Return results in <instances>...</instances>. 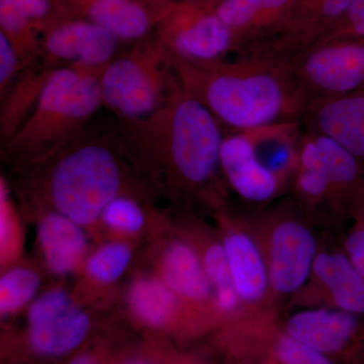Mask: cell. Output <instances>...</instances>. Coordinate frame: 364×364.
<instances>
[{
    "instance_id": "obj_24",
    "label": "cell",
    "mask_w": 364,
    "mask_h": 364,
    "mask_svg": "<svg viewBox=\"0 0 364 364\" xmlns=\"http://www.w3.org/2000/svg\"><path fill=\"white\" fill-rule=\"evenodd\" d=\"M132 257L133 251L126 242H105L86 257V274L95 284L109 286L123 277Z\"/></svg>"
},
{
    "instance_id": "obj_19",
    "label": "cell",
    "mask_w": 364,
    "mask_h": 364,
    "mask_svg": "<svg viewBox=\"0 0 364 364\" xmlns=\"http://www.w3.org/2000/svg\"><path fill=\"white\" fill-rule=\"evenodd\" d=\"M313 277L329 294L332 306L364 316V279L344 251L318 252Z\"/></svg>"
},
{
    "instance_id": "obj_16",
    "label": "cell",
    "mask_w": 364,
    "mask_h": 364,
    "mask_svg": "<svg viewBox=\"0 0 364 364\" xmlns=\"http://www.w3.org/2000/svg\"><path fill=\"white\" fill-rule=\"evenodd\" d=\"M38 246L52 274L66 277L85 263L87 238L85 228L48 208L37 223Z\"/></svg>"
},
{
    "instance_id": "obj_34",
    "label": "cell",
    "mask_w": 364,
    "mask_h": 364,
    "mask_svg": "<svg viewBox=\"0 0 364 364\" xmlns=\"http://www.w3.org/2000/svg\"><path fill=\"white\" fill-rule=\"evenodd\" d=\"M70 364H97L95 363L92 358H88V356H79V358L72 360Z\"/></svg>"
},
{
    "instance_id": "obj_33",
    "label": "cell",
    "mask_w": 364,
    "mask_h": 364,
    "mask_svg": "<svg viewBox=\"0 0 364 364\" xmlns=\"http://www.w3.org/2000/svg\"><path fill=\"white\" fill-rule=\"evenodd\" d=\"M353 215L355 218L356 222L363 223L364 224V193L360 200H359L355 210H354Z\"/></svg>"
},
{
    "instance_id": "obj_30",
    "label": "cell",
    "mask_w": 364,
    "mask_h": 364,
    "mask_svg": "<svg viewBox=\"0 0 364 364\" xmlns=\"http://www.w3.org/2000/svg\"><path fill=\"white\" fill-rule=\"evenodd\" d=\"M16 218L13 205L9 198V186L4 177L0 182V242H1L2 257L11 252L13 242L16 239Z\"/></svg>"
},
{
    "instance_id": "obj_1",
    "label": "cell",
    "mask_w": 364,
    "mask_h": 364,
    "mask_svg": "<svg viewBox=\"0 0 364 364\" xmlns=\"http://www.w3.org/2000/svg\"><path fill=\"white\" fill-rule=\"evenodd\" d=\"M112 132L124 157L138 168L210 202L221 198L220 159L226 131L176 76L158 111L144 119L117 121Z\"/></svg>"
},
{
    "instance_id": "obj_21",
    "label": "cell",
    "mask_w": 364,
    "mask_h": 364,
    "mask_svg": "<svg viewBox=\"0 0 364 364\" xmlns=\"http://www.w3.org/2000/svg\"><path fill=\"white\" fill-rule=\"evenodd\" d=\"M181 299L162 279L140 277L133 282L128 294L132 312L144 324L160 327L174 318Z\"/></svg>"
},
{
    "instance_id": "obj_6",
    "label": "cell",
    "mask_w": 364,
    "mask_h": 364,
    "mask_svg": "<svg viewBox=\"0 0 364 364\" xmlns=\"http://www.w3.org/2000/svg\"><path fill=\"white\" fill-rule=\"evenodd\" d=\"M170 57L191 62H213L240 52L227 26L213 9L200 2H184L167 14L154 33Z\"/></svg>"
},
{
    "instance_id": "obj_3",
    "label": "cell",
    "mask_w": 364,
    "mask_h": 364,
    "mask_svg": "<svg viewBox=\"0 0 364 364\" xmlns=\"http://www.w3.org/2000/svg\"><path fill=\"white\" fill-rule=\"evenodd\" d=\"M124 158L112 131L86 128L50 156L28 165L40 170L35 188L48 208L85 228L100 222L114 198L133 196Z\"/></svg>"
},
{
    "instance_id": "obj_9",
    "label": "cell",
    "mask_w": 364,
    "mask_h": 364,
    "mask_svg": "<svg viewBox=\"0 0 364 364\" xmlns=\"http://www.w3.org/2000/svg\"><path fill=\"white\" fill-rule=\"evenodd\" d=\"M90 318L61 287L45 291L28 306V342L45 356H61L82 343Z\"/></svg>"
},
{
    "instance_id": "obj_18",
    "label": "cell",
    "mask_w": 364,
    "mask_h": 364,
    "mask_svg": "<svg viewBox=\"0 0 364 364\" xmlns=\"http://www.w3.org/2000/svg\"><path fill=\"white\" fill-rule=\"evenodd\" d=\"M160 279L178 296L191 303L213 298V287L203 267L202 256L191 244L174 240L160 259Z\"/></svg>"
},
{
    "instance_id": "obj_7",
    "label": "cell",
    "mask_w": 364,
    "mask_h": 364,
    "mask_svg": "<svg viewBox=\"0 0 364 364\" xmlns=\"http://www.w3.org/2000/svg\"><path fill=\"white\" fill-rule=\"evenodd\" d=\"M291 64L310 100L343 95L364 83V39L317 43L299 53Z\"/></svg>"
},
{
    "instance_id": "obj_5",
    "label": "cell",
    "mask_w": 364,
    "mask_h": 364,
    "mask_svg": "<svg viewBox=\"0 0 364 364\" xmlns=\"http://www.w3.org/2000/svg\"><path fill=\"white\" fill-rule=\"evenodd\" d=\"M174 79L170 55L152 36L119 53L102 72V107L117 121L149 117L166 102Z\"/></svg>"
},
{
    "instance_id": "obj_2",
    "label": "cell",
    "mask_w": 364,
    "mask_h": 364,
    "mask_svg": "<svg viewBox=\"0 0 364 364\" xmlns=\"http://www.w3.org/2000/svg\"><path fill=\"white\" fill-rule=\"evenodd\" d=\"M170 59L182 87L226 132L301 121L310 102L291 62L284 60L253 53L213 62Z\"/></svg>"
},
{
    "instance_id": "obj_17",
    "label": "cell",
    "mask_w": 364,
    "mask_h": 364,
    "mask_svg": "<svg viewBox=\"0 0 364 364\" xmlns=\"http://www.w3.org/2000/svg\"><path fill=\"white\" fill-rule=\"evenodd\" d=\"M230 272L241 301L256 304L270 289L267 259L256 240L240 229L228 230L223 237Z\"/></svg>"
},
{
    "instance_id": "obj_14",
    "label": "cell",
    "mask_w": 364,
    "mask_h": 364,
    "mask_svg": "<svg viewBox=\"0 0 364 364\" xmlns=\"http://www.w3.org/2000/svg\"><path fill=\"white\" fill-rule=\"evenodd\" d=\"M301 123L343 146L364 165V83L343 95L311 100Z\"/></svg>"
},
{
    "instance_id": "obj_29",
    "label": "cell",
    "mask_w": 364,
    "mask_h": 364,
    "mask_svg": "<svg viewBox=\"0 0 364 364\" xmlns=\"http://www.w3.org/2000/svg\"><path fill=\"white\" fill-rule=\"evenodd\" d=\"M26 68L16 48L0 33V100L6 97L14 81Z\"/></svg>"
},
{
    "instance_id": "obj_32",
    "label": "cell",
    "mask_w": 364,
    "mask_h": 364,
    "mask_svg": "<svg viewBox=\"0 0 364 364\" xmlns=\"http://www.w3.org/2000/svg\"><path fill=\"white\" fill-rule=\"evenodd\" d=\"M144 2L151 4V6L163 7V9H173V7L179 6L184 2L178 1V0H142ZM188 2H203V0H186Z\"/></svg>"
},
{
    "instance_id": "obj_4",
    "label": "cell",
    "mask_w": 364,
    "mask_h": 364,
    "mask_svg": "<svg viewBox=\"0 0 364 364\" xmlns=\"http://www.w3.org/2000/svg\"><path fill=\"white\" fill-rule=\"evenodd\" d=\"M100 75L70 67L53 72L32 114L4 145L7 154L32 164L85 131L102 107Z\"/></svg>"
},
{
    "instance_id": "obj_26",
    "label": "cell",
    "mask_w": 364,
    "mask_h": 364,
    "mask_svg": "<svg viewBox=\"0 0 364 364\" xmlns=\"http://www.w3.org/2000/svg\"><path fill=\"white\" fill-rule=\"evenodd\" d=\"M100 222L116 233L134 236L145 227L146 213L134 196L121 195L107 203Z\"/></svg>"
},
{
    "instance_id": "obj_15",
    "label": "cell",
    "mask_w": 364,
    "mask_h": 364,
    "mask_svg": "<svg viewBox=\"0 0 364 364\" xmlns=\"http://www.w3.org/2000/svg\"><path fill=\"white\" fill-rule=\"evenodd\" d=\"M296 0H218L213 11L233 33L240 53L279 32Z\"/></svg>"
},
{
    "instance_id": "obj_27",
    "label": "cell",
    "mask_w": 364,
    "mask_h": 364,
    "mask_svg": "<svg viewBox=\"0 0 364 364\" xmlns=\"http://www.w3.org/2000/svg\"><path fill=\"white\" fill-rule=\"evenodd\" d=\"M339 38L364 39V0H355L317 43Z\"/></svg>"
},
{
    "instance_id": "obj_12",
    "label": "cell",
    "mask_w": 364,
    "mask_h": 364,
    "mask_svg": "<svg viewBox=\"0 0 364 364\" xmlns=\"http://www.w3.org/2000/svg\"><path fill=\"white\" fill-rule=\"evenodd\" d=\"M59 1L74 18H82L102 26L117 36L122 42L130 44L152 37L160 21L178 7L163 9L151 6L142 0Z\"/></svg>"
},
{
    "instance_id": "obj_11",
    "label": "cell",
    "mask_w": 364,
    "mask_h": 364,
    "mask_svg": "<svg viewBox=\"0 0 364 364\" xmlns=\"http://www.w3.org/2000/svg\"><path fill=\"white\" fill-rule=\"evenodd\" d=\"M355 0H296L289 21L269 39L244 53L291 62L318 42Z\"/></svg>"
},
{
    "instance_id": "obj_25",
    "label": "cell",
    "mask_w": 364,
    "mask_h": 364,
    "mask_svg": "<svg viewBox=\"0 0 364 364\" xmlns=\"http://www.w3.org/2000/svg\"><path fill=\"white\" fill-rule=\"evenodd\" d=\"M41 287L39 274L32 268H9L0 279V314L13 315L30 306L37 298Z\"/></svg>"
},
{
    "instance_id": "obj_23",
    "label": "cell",
    "mask_w": 364,
    "mask_h": 364,
    "mask_svg": "<svg viewBox=\"0 0 364 364\" xmlns=\"http://www.w3.org/2000/svg\"><path fill=\"white\" fill-rule=\"evenodd\" d=\"M203 267L213 287V299L215 310L222 314H232L242 303L230 272L226 251L223 242H213L203 250Z\"/></svg>"
},
{
    "instance_id": "obj_35",
    "label": "cell",
    "mask_w": 364,
    "mask_h": 364,
    "mask_svg": "<svg viewBox=\"0 0 364 364\" xmlns=\"http://www.w3.org/2000/svg\"><path fill=\"white\" fill-rule=\"evenodd\" d=\"M217 1L218 0H203V1L200 2V4L203 6L208 7V9H213V6H215Z\"/></svg>"
},
{
    "instance_id": "obj_20",
    "label": "cell",
    "mask_w": 364,
    "mask_h": 364,
    "mask_svg": "<svg viewBox=\"0 0 364 364\" xmlns=\"http://www.w3.org/2000/svg\"><path fill=\"white\" fill-rule=\"evenodd\" d=\"M54 69L44 65L40 59L21 72L11 90L1 100L0 139L6 145L32 114L46 83Z\"/></svg>"
},
{
    "instance_id": "obj_8",
    "label": "cell",
    "mask_w": 364,
    "mask_h": 364,
    "mask_svg": "<svg viewBox=\"0 0 364 364\" xmlns=\"http://www.w3.org/2000/svg\"><path fill=\"white\" fill-rule=\"evenodd\" d=\"M40 61L49 68L81 69L102 73L124 44L102 26L71 18L60 21L41 35Z\"/></svg>"
},
{
    "instance_id": "obj_10",
    "label": "cell",
    "mask_w": 364,
    "mask_h": 364,
    "mask_svg": "<svg viewBox=\"0 0 364 364\" xmlns=\"http://www.w3.org/2000/svg\"><path fill=\"white\" fill-rule=\"evenodd\" d=\"M317 255L315 236L303 223L294 219L275 222L265 258L270 289L282 296L298 293L312 277Z\"/></svg>"
},
{
    "instance_id": "obj_31",
    "label": "cell",
    "mask_w": 364,
    "mask_h": 364,
    "mask_svg": "<svg viewBox=\"0 0 364 364\" xmlns=\"http://www.w3.org/2000/svg\"><path fill=\"white\" fill-rule=\"evenodd\" d=\"M344 252L364 279V224L355 222L344 241Z\"/></svg>"
},
{
    "instance_id": "obj_13",
    "label": "cell",
    "mask_w": 364,
    "mask_h": 364,
    "mask_svg": "<svg viewBox=\"0 0 364 364\" xmlns=\"http://www.w3.org/2000/svg\"><path fill=\"white\" fill-rule=\"evenodd\" d=\"M220 161L223 178L246 202H270L286 186L258 159L246 131L225 133Z\"/></svg>"
},
{
    "instance_id": "obj_36",
    "label": "cell",
    "mask_w": 364,
    "mask_h": 364,
    "mask_svg": "<svg viewBox=\"0 0 364 364\" xmlns=\"http://www.w3.org/2000/svg\"><path fill=\"white\" fill-rule=\"evenodd\" d=\"M131 364H145V363H140V361H135V363H132Z\"/></svg>"
},
{
    "instance_id": "obj_28",
    "label": "cell",
    "mask_w": 364,
    "mask_h": 364,
    "mask_svg": "<svg viewBox=\"0 0 364 364\" xmlns=\"http://www.w3.org/2000/svg\"><path fill=\"white\" fill-rule=\"evenodd\" d=\"M275 351L282 364H332L325 354L296 341L287 334L280 337Z\"/></svg>"
},
{
    "instance_id": "obj_22",
    "label": "cell",
    "mask_w": 364,
    "mask_h": 364,
    "mask_svg": "<svg viewBox=\"0 0 364 364\" xmlns=\"http://www.w3.org/2000/svg\"><path fill=\"white\" fill-rule=\"evenodd\" d=\"M296 193L306 203H332V189L323 164L315 134L305 128L299 145L298 165L294 176Z\"/></svg>"
}]
</instances>
